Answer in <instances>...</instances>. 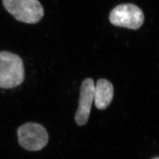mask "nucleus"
<instances>
[{
	"label": "nucleus",
	"mask_w": 159,
	"mask_h": 159,
	"mask_svg": "<svg viewBox=\"0 0 159 159\" xmlns=\"http://www.w3.org/2000/svg\"><path fill=\"white\" fill-rule=\"evenodd\" d=\"M25 79L23 60L9 51L0 52V88L10 89L21 85Z\"/></svg>",
	"instance_id": "1"
},
{
	"label": "nucleus",
	"mask_w": 159,
	"mask_h": 159,
	"mask_svg": "<svg viewBox=\"0 0 159 159\" xmlns=\"http://www.w3.org/2000/svg\"><path fill=\"white\" fill-rule=\"evenodd\" d=\"M6 10L17 20L36 24L44 15L43 7L38 0H2Z\"/></svg>",
	"instance_id": "2"
},
{
	"label": "nucleus",
	"mask_w": 159,
	"mask_h": 159,
	"mask_svg": "<svg viewBox=\"0 0 159 159\" xmlns=\"http://www.w3.org/2000/svg\"><path fill=\"white\" fill-rule=\"evenodd\" d=\"M18 136L20 146L29 151L40 150L48 142L45 128L37 123H27L21 125L18 129Z\"/></svg>",
	"instance_id": "3"
},
{
	"label": "nucleus",
	"mask_w": 159,
	"mask_h": 159,
	"mask_svg": "<svg viewBox=\"0 0 159 159\" xmlns=\"http://www.w3.org/2000/svg\"><path fill=\"white\" fill-rule=\"evenodd\" d=\"M142 10L131 4H121L115 7L110 15V21L116 26L127 29H139L144 21Z\"/></svg>",
	"instance_id": "4"
},
{
	"label": "nucleus",
	"mask_w": 159,
	"mask_h": 159,
	"mask_svg": "<svg viewBox=\"0 0 159 159\" xmlns=\"http://www.w3.org/2000/svg\"><path fill=\"white\" fill-rule=\"evenodd\" d=\"M94 92L95 84L93 80H84L80 88L79 104L75 115V121L77 125H83L88 122L91 105L94 98Z\"/></svg>",
	"instance_id": "5"
},
{
	"label": "nucleus",
	"mask_w": 159,
	"mask_h": 159,
	"mask_svg": "<svg viewBox=\"0 0 159 159\" xmlns=\"http://www.w3.org/2000/svg\"><path fill=\"white\" fill-rule=\"evenodd\" d=\"M114 96L113 84L107 80H99L95 85L94 102L97 108L104 110L111 102Z\"/></svg>",
	"instance_id": "6"
},
{
	"label": "nucleus",
	"mask_w": 159,
	"mask_h": 159,
	"mask_svg": "<svg viewBox=\"0 0 159 159\" xmlns=\"http://www.w3.org/2000/svg\"><path fill=\"white\" fill-rule=\"evenodd\" d=\"M153 159H159V157H155V158H153Z\"/></svg>",
	"instance_id": "7"
}]
</instances>
